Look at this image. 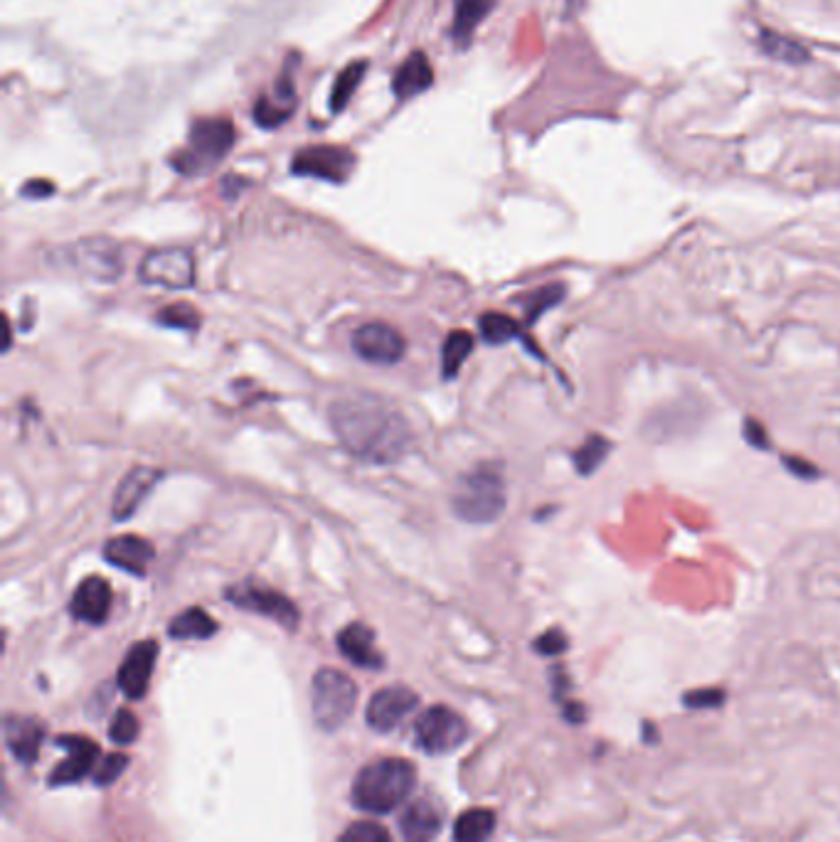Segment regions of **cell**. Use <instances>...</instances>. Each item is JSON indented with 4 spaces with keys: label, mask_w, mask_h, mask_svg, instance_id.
<instances>
[{
    "label": "cell",
    "mask_w": 840,
    "mask_h": 842,
    "mask_svg": "<svg viewBox=\"0 0 840 842\" xmlns=\"http://www.w3.org/2000/svg\"><path fill=\"white\" fill-rule=\"evenodd\" d=\"M328 419L350 456L366 463H394L412 446V426L392 402L356 392L331 404Z\"/></svg>",
    "instance_id": "1"
},
{
    "label": "cell",
    "mask_w": 840,
    "mask_h": 842,
    "mask_svg": "<svg viewBox=\"0 0 840 842\" xmlns=\"http://www.w3.org/2000/svg\"><path fill=\"white\" fill-rule=\"evenodd\" d=\"M417 784V768L407 759L372 761L352 781V804L366 813L384 816L400 808Z\"/></svg>",
    "instance_id": "2"
},
{
    "label": "cell",
    "mask_w": 840,
    "mask_h": 842,
    "mask_svg": "<svg viewBox=\"0 0 840 842\" xmlns=\"http://www.w3.org/2000/svg\"><path fill=\"white\" fill-rule=\"evenodd\" d=\"M508 503L503 471L495 463H479L459 479L451 495V507L463 523L489 525L495 523Z\"/></svg>",
    "instance_id": "3"
},
{
    "label": "cell",
    "mask_w": 840,
    "mask_h": 842,
    "mask_svg": "<svg viewBox=\"0 0 840 842\" xmlns=\"http://www.w3.org/2000/svg\"><path fill=\"white\" fill-rule=\"evenodd\" d=\"M311 703L316 725L326 732H336L358 705V685L336 667H321L311 683Z\"/></svg>",
    "instance_id": "4"
},
{
    "label": "cell",
    "mask_w": 840,
    "mask_h": 842,
    "mask_svg": "<svg viewBox=\"0 0 840 842\" xmlns=\"http://www.w3.org/2000/svg\"><path fill=\"white\" fill-rule=\"evenodd\" d=\"M232 144L235 128L227 119H200L190 128V146L173 158V168L183 176H198L225 158Z\"/></svg>",
    "instance_id": "5"
},
{
    "label": "cell",
    "mask_w": 840,
    "mask_h": 842,
    "mask_svg": "<svg viewBox=\"0 0 840 842\" xmlns=\"http://www.w3.org/2000/svg\"><path fill=\"white\" fill-rule=\"evenodd\" d=\"M57 267L72 269L79 277L94 279L101 283H114L124 271L121 247L111 239H82L75 245L55 251Z\"/></svg>",
    "instance_id": "6"
},
{
    "label": "cell",
    "mask_w": 840,
    "mask_h": 842,
    "mask_svg": "<svg viewBox=\"0 0 840 842\" xmlns=\"http://www.w3.org/2000/svg\"><path fill=\"white\" fill-rule=\"evenodd\" d=\"M414 739L427 754H449L469 739V725L447 705H434L414 722Z\"/></svg>",
    "instance_id": "7"
},
{
    "label": "cell",
    "mask_w": 840,
    "mask_h": 842,
    "mask_svg": "<svg viewBox=\"0 0 840 842\" xmlns=\"http://www.w3.org/2000/svg\"><path fill=\"white\" fill-rule=\"evenodd\" d=\"M138 277L148 287L170 291L195 287V257L183 247H166L148 251L138 267Z\"/></svg>",
    "instance_id": "8"
},
{
    "label": "cell",
    "mask_w": 840,
    "mask_h": 842,
    "mask_svg": "<svg viewBox=\"0 0 840 842\" xmlns=\"http://www.w3.org/2000/svg\"><path fill=\"white\" fill-rule=\"evenodd\" d=\"M227 598L229 604L245 608V611H251V614L267 616L271 618V621L289 628V631H293V628L299 626V608L293 606L281 592L271 590V586L267 584L242 582L237 586H232V590H227Z\"/></svg>",
    "instance_id": "9"
},
{
    "label": "cell",
    "mask_w": 840,
    "mask_h": 842,
    "mask_svg": "<svg viewBox=\"0 0 840 842\" xmlns=\"http://www.w3.org/2000/svg\"><path fill=\"white\" fill-rule=\"evenodd\" d=\"M352 350L358 352V358L372 364H394L404 358L407 352V343H404L402 333L397 328L388 326V323H366L356 333H352Z\"/></svg>",
    "instance_id": "10"
},
{
    "label": "cell",
    "mask_w": 840,
    "mask_h": 842,
    "mask_svg": "<svg viewBox=\"0 0 840 842\" xmlns=\"http://www.w3.org/2000/svg\"><path fill=\"white\" fill-rule=\"evenodd\" d=\"M419 705V695L404 685H390L374 693L366 709L368 725L374 732H392L407 719Z\"/></svg>",
    "instance_id": "11"
},
{
    "label": "cell",
    "mask_w": 840,
    "mask_h": 842,
    "mask_svg": "<svg viewBox=\"0 0 840 842\" xmlns=\"http://www.w3.org/2000/svg\"><path fill=\"white\" fill-rule=\"evenodd\" d=\"M352 166H356V158H352V154L346 148L311 146V148L299 150L291 164V170L296 172V176H306V178L346 182Z\"/></svg>",
    "instance_id": "12"
},
{
    "label": "cell",
    "mask_w": 840,
    "mask_h": 842,
    "mask_svg": "<svg viewBox=\"0 0 840 842\" xmlns=\"http://www.w3.org/2000/svg\"><path fill=\"white\" fill-rule=\"evenodd\" d=\"M57 746H63L67 756L59 761L49 774V786H69L92 774L99 761V746L82 734L57 737Z\"/></svg>",
    "instance_id": "13"
},
{
    "label": "cell",
    "mask_w": 840,
    "mask_h": 842,
    "mask_svg": "<svg viewBox=\"0 0 840 842\" xmlns=\"http://www.w3.org/2000/svg\"><path fill=\"white\" fill-rule=\"evenodd\" d=\"M156 658H158L156 641H141L136 645H131V651L126 653L124 663L119 665V673H116V683L121 687V693H124L128 699H141L146 695L150 677H154Z\"/></svg>",
    "instance_id": "14"
},
{
    "label": "cell",
    "mask_w": 840,
    "mask_h": 842,
    "mask_svg": "<svg viewBox=\"0 0 840 842\" xmlns=\"http://www.w3.org/2000/svg\"><path fill=\"white\" fill-rule=\"evenodd\" d=\"M160 473L154 465H136L131 469L124 479H121L119 489L114 493V503H111V515L116 523H126L128 517H134L136 510L156 489L160 481Z\"/></svg>",
    "instance_id": "15"
},
{
    "label": "cell",
    "mask_w": 840,
    "mask_h": 842,
    "mask_svg": "<svg viewBox=\"0 0 840 842\" xmlns=\"http://www.w3.org/2000/svg\"><path fill=\"white\" fill-rule=\"evenodd\" d=\"M111 604H114V592H111V584L104 576H87L75 590L69 611H72L77 621L99 626L109 618Z\"/></svg>",
    "instance_id": "16"
},
{
    "label": "cell",
    "mask_w": 840,
    "mask_h": 842,
    "mask_svg": "<svg viewBox=\"0 0 840 842\" xmlns=\"http://www.w3.org/2000/svg\"><path fill=\"white\" fill-rule=\"evenodd\" d=\"M156 550L146 537L138 535H119L111 537L104 545V560L111 566H119L134 576H144L148 572L150 562H154Z\"/></svg>",
    "instance_id": "17"
},
{
    "label": "cell",
    "mask_w": 840,
    "mask_h": 842,
    "mask_svg": "<svg viewBox=\"0 0 840 842\" xmlns=\"http://www.w3.org/2000/svg\"><path fill=\"white\" fill-rule=\"evenodd\" d=\"M3 734H5L8 752L13 754L20 764L33 766L40 756V746H43V739H45L43 722H37V719H33V717L8 715L5 722H3Z\"/></svg>",
    "instance_id": "18"
},
{
    "label": "cell",
    "mask_w": 840,
    "mask_h": 842,
    "mask_svg": "<svg viewBox=\"0 0 840 842\" xmlns=\"http://www.w3.org/2000/svg\"><path fill=\"white\" fill-rule=\"evenodd\" d=\"M444 823V810L432 798L414 800L400 818V830L407 842H432L439 835Z\"/></svg>",
    "instance_id": "19"
},
{
    "label": "cell",
    "mask_w": 840,
    "mask_h": 842,
    "mask_svg": "<svg viewBox=\"0 0 840 842\" xmlns=\"http://www.w3.org/2000/svg\"><path fill=\"white\" fill-rule=\"evenodd\" d=\"M338 651L348 658L350 663L368 671H380L384 665V658L374 645L372 628L366 624H350L338 633Z\"/></svg>",
    "instance_id": "20"
},
{
    "label": "cell",
    "mask_w": 840,
    "mask_h": 842,
    "mask_svg": "<svg viewBox=\"0 0 840 842\" xmlns=\"http://www.w3.org/2000/svg\"><path fill=\"white\" fill-rule=\"evenodd\" d=\"M434 82V72L432 65L424 53H412L404 63L400 65L397 72H394L392 79V91L397 99H410L419 91L429 89Z\"/></svg>",
    "instance_id": "21"
},
{
    "label": "cell",
    "mask_w": 840,
    "mask_h": 842,
    "mask_svg": "<svg viewBox=\"0 0 840 842\" xmlns=\"http://www.w3.org/2000/svg\"><path fill=\"white\" fill-rule=\"evenodd\" d=\"M757 45L766 57L776 59V63H784V65H808L811 63V53H808V47L802 43V40H794L792 35L776 33V30H769V27L759 30Z\"/></svg>",
    "instance_id": "22"
},
{
    "label": "cell",
    "mask_w": 840,
    "mask_h": 842,
    "mask_svg": "<svg viewBox=\"0 0 840 842\" xmlns=\"http://www.w3.org/2000/svg\"><path fill=\"white\" fill-rule=\"evenodd\" d=\"M217 633V624L212 621V616L205 611V608H186L183 614H178L173 621L168 626V636L176 638V641H190V638H210Z\"/></svg>",
    "instance_id": "23"
},
{
    "label": "cell",
    "mask_w": 840,
    "mask_h": 842,
    "mask_svg": "<svg viewBox=\"0 0 840 842\" xmlns=\"http://www.w3.org/2000/svg\"><path fill=\"white\" fill-rule=\"evenodd\" d=\"M495 830V813L489 808H471L453 823V842H485Z\"/></svg>",
    "instance_id": "24"
},
{
    "label": "cell",
    "mask_w": 840,
    "mask_h": 842,
    "mask_svg": "<svg viewBox=\"0 0 840 842\" xmlns=\"http://www.w3.org/2000/svg\"><path fill=\"white\" fill-rule=\"evenodd\" d=\"M473 336L469 330H451L447 340H444V348H441V372L444 378L451 380L457 378L461 364L467 362L469 355L473 352Z\"/></svg>",
    "instance_id": "25"
},
{
    "label": "cell",
    "mask_w": 840,
    "mask_h": 842,
    "mask_svg": "<svg viewBox=\"0 0 840 842\" xmlns=\"http://www.w3.org/2000/svg\"><path fill=\"white\" fill-rule=\"evenodd\" d=\"M495 0H459L457 18H453V37L469 40L473 30L483 23V18L491 13Z\"/></svg>",
    "instance_id": "26"
},
{
    "label": "cell",
    "mask_w": 840,
    "mask_h": 842,
    "mask_svg": "<svg viewBox=\"0 0 840 842\" xmlns=\"http://www.w3.org/2000/svg\"><path fill=\"white\" fill-rule=\"evenodd\" d=\"M609 451H612L609 439H604V436H600V434H592L590 439H586L580 446V449L574 451V456H572L576 473L592 475L606 461V456H609Z\"/></svg>",
    "instance_id": "27"
},
{
    "label": "cell",
    "mask_w": 840,
    "mask_h": 842,
    "mask_svg": "<svg viewBox=\"0 0 840 842\" xmlns=\"http://www.w3.org/2000/svg\"><path fill=\"white\" fill-rule=\"evenodd\" d=\"M479 328H481L483 340L491 343V345H505V343H511L513 338L520 336L518 323H515L511 316H505V313H499V311L483 313L481 321H479Z\"/></svg>",
    "instance_id": "28"
},
{
    "label": "cell",
    "mask_w": 840,
    "mask_h": 842,
    "mask_svg": "<svg viewBox=\"0 0 840 842\" xmlns=\"http://www.w3.org/2000/svg\"><path fill=\"white\" fill-rule=\"evenodd\" d=\"M368 65L366 63H358V65H350L346 72H340V77L336 79V85H333L331 89V111H343L348 106V101L352 97V91L358 89L362 75H366Z\"/></svg>",
    "instance_id": "29"
},
{
    "label": "cell",
    "mask_w": 840,
    "mask_h": 842,
    "mask_svg": "<svg viewBox=\"0 0 840 842\" xmlns=\"http://www.w3.org/2000/svg\"><path fill=\"white\" fill-rule=\"evenodd\" d=\"M156 321L166 328L178 330H195L200 326V313L190 306V303H173L158 313Z\"/></svg>",
    "instance_id": "30"
},
{
    "label": "cell",
    "mask_w": 840,
    "mask_h": 842,
    "mask_svg": "<svg viewBox=\"0 0 840 842\" xmlns=\"http://www.w3.org/2000/svg\"><path fill=\"white\" fill-rule=\"evenodd\" d=\"M562 299H564V287H560V283H550V287L535 291L528 299V303H525V316H528V323L538 321L545 311L558 306Z\"/></svg>",
    "instance_id": "31"
},
{
    "label": "cell",
    "mask_w": 840,
    "mask_h": 842,
    "mask_svg": "<svg viewBox=\"0 0 840 842\" xmlns=\"http://www.w3.org/2000/svg\"><path fill=\"white\" fill-rule=\"evenodd\" d=\"M109 737H111V742L119 744V746L134 744L136 737H138V719H136V715L131 712V709H119V712L111 717Z\"/></svg>",
    "instance_id": "32"
},
{
    "label": "cell",
    "mask_w": 840,
    "mask_h": 842,
    "mask_svg": "<svg viewBox=\"0 0 840 842\" xmlns=\"http://www.w3.org/2000/svg\"><path fill=\"white\" fill-rule=\"evenodd\" d=\"M338 842H392L388 828L374 823V820H358L346 828V833L338 838Z\"/></svg>",
    "instance_id": "33"
},
{
    "label": "cell",
    "mask_w": 840,
    "mask_h": 842,
    "mask_svg": "<svg viewBox=\"0 0 840 842\" xmlns=\"http://www.w3.org/2000/svg\"><path fill=\"white\" fill-rule=\"evenodd\" d=\"M126 764H128V756L121 754V752L104 756L94 768V784L97 786H111L121 774H124Z\"/></svg>",
    "instance_id": "34"
},
{
    "label": "cell",
    "mask_w": 840,
    "mask_h": 842,
    "mask_svg": "<svg viewBox=\"0 0 840 842\" xmlns=\"http://www.w3.org/2000/svg\"><path fill=\"white\" fill-rule=\"evenodd\" d=\"M725 689L720 687H703V689H691V693L683 695V703L687 709H717L725 705Z\"/></svg>",
    "instance_id": "35"
},
{
    "label": "cell",
    "mask_w": 840,
    "mask_h": 842,
    "mask_svg": "<svg viewBox=\"0 0 840 842\" xmlns=\"http://www.w3.org/2000/svg\"><path fill=\"white\" fill-rule=\"evenodd\" d=\"M289 116H291V109H281L277 104H271L269 99H259V104L255 106V121L261 128H277Z\"/></svg>",
    "instance_id": "36"
},
{
    "label": "cell",
    "mask_w": 840,
    "mask_h": 842,
    "mask_svg": "<svg viewBox=\"0 0 840 842\" xmlns=\"http://www.w3.org/2000/svg\"><path fill=\"white\" fill-rule=\"evenodd\" d=\"M535 651H538L540 655H560L567 651V636L562 631H558V628H552V631H545L538 641H535Z\"/></svg>",
    "instance_id": "37"
},
{
    "label": "cell",
    "mask_w": 840,
    "mask_h": 842,
    "mask_svg": "<svg viewBox=\"0 0 840 842\" xmlns=\"http://www.w3.org/2000/svg\"><path fill=\"white\" fill-rule=\"evenodd\" d=\"M744 436H747L749 444L757 446V449H769V434H766V429L759 422L747 419Z\"/></svg>",
    "instance_id": "38"
},
{
    "label": "cell",
    "mask_w": 840,
    "mask_h": 842,
    "mask_svg": "<svg viewBox=\"0 0 840 842\" xmlns=\"http://www.w3.org/2000/svg\"><path fill=\"white\" fill-rule=\"evenodd\" d=\"M53 192H55L53 182H47V180H30L27 186L23 188V195L25 198H33V200L49 198V195H53Z\"/></svg>",
    "instance_id": "39"
},
{
    "label": "cell",
    "mask_w": 840,
    "mask_h": 842,
    "mask_svg": "<svg viewBox=\"0 0 840 842\" xmlns=\"http://www.w3.org/2000/svg\"><path fill=\"white\" fill-rule=\"evenodd\" d=\"M786 465H788V471L802 475V479H816L818 475L814 465H808L804 459H786Z\"/></svg>",
    "instance_id": "40"
}]
</instances>
